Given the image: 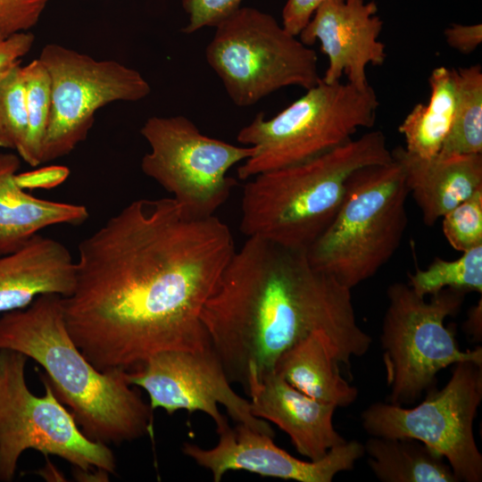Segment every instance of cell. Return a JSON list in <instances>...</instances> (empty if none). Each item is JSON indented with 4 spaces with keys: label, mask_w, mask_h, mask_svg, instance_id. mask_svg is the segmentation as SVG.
Returning <instances> with one entry per match:
<instances>
[{
    "label": "cell",
    "mask_w": 482,
    "mask_h": 482,
    "mask_svg": "<svg viewBox=\"0 0 482 482\" xmlns=\"http://www.w3.org/2000/svg\"><path fill=\"white\" fill-rule=\"evenodd\" d=\"M69 174V170L62 166L46 167L29 172L17 173V184L25 188L51 187L63 181Z\"/></svg>",
    "instance_id": "cell-33"
},
{
    "label": "cell",
    "mask_w": 482,
    "mask_h": 482,
    "mask_svg": "<svg viewBox=\"0 0 482 482\" xmlns=\"http://www.w3.org/2000/svg\"><path fill=\"white\" fill-rule=\"evenodd\" d=\"M482 401V365L454 364L446 385L413 408L376 403L362 413L371 436L416 439L445 459L459 481H482V454L473 423Z\"/></svg>",
    "instance_id": "cell-11"
},
{
    "label": "cell",
    "mask_w": 482,
    "mask_h": 482,
    "mask_svg": "<svg viewBox=\"0 0 482 482\" xmlns=\"http://www.w3.org/2000/svg\"><path fill=\"white\" fill-rule=\"evenodd\" d=\"M76 261L61 242L35 235L17 250L0 255V313L24 309L43 295L69 296Z\"/></svg>",
    "instance_id": "cell-17"
},
{
    "label": "cell",
    "mask_w": 482,
    "mask_h": 482,
    "mask_svg": "<svg viewBox=\"0 0 482 482\" xmlns=\"http://www.w3.org/2000/svg\"><path fill=\"white\" fill-rule=\"evenodd\" d=\"M482 301L470 308L468 313V319L463 326V329L469 334L473 340L481 341L482 338Z\"/></svg>",
    "instance_id": "cell-34"
},
{
    "label": "cell",
    "mask_w": 482,
    "mask_h": 482,
    "mask_svg": "<svg viewBox=\"0 0 482 482\" xmlns=\"http://www.w3.org/2000/svg\"><path fill=\"white\" fill-rule=\"evenodd\" d=\"M428 83V102L417 104L398 128L405 150L422 158L439 154L453 122L457 99L454 69L435 68Z\"/></svg>",
    "instance_id": "cell-21"
},
{
    "label": "cell",
    "mask_w": 482,
    "mask_h": 482,
    "mask_svg": "<svg viewBox=\"0 0 482 482\" xmlns=\"http://www.w3.org/2000/svg\"><path fill=\"white\" fill-rule=\"evenodd\" d=\"M140 134L150 146L141 160L142 171L193 218L214 215L236 185L229 170L255 152L253 146L208 137L182 115L150 117Z\"/></svg>",
    "instance_id": "cell-10"
},
{
    "label": "cell",
    "mask_w": 482,
    "mask_h": 482,
    "mask_svg": "<svg viewBox=\"0 0 482 482\" xmlns=\"http://www.w3.org/2000/svg\"><path fill=\"white\" fill-rule=\"evenodd\" d=\"M363 446L380 481L459 482L445 459L416 439L371 436Z\"/></svg>",
    "instance_id": "cell-22"
},
{
    "label": "cell",
    "mask_w": 482,
    "mask_h": 482,
    "mask_svg": "<svg viewBox=\"0 0 482 482\" xmlns=\"http://www.w3.org/2000/svg\"><path fill=\"white\" fill-rule=\"evenodd\" d=\"M201 320L229 382L245 391L313 331L328 335L346 366L372 344L357 324L351 289L313 268L306 251L259 237L235 250Z\"/></svg>",
    "instance_id": "cell-2"
},
{
    "label": "cell",
    "mask_w": 482,
    "mask_h": 482,
    "mask_svg": "<svg viewBox=\"0 0 482 482\" xmlns=\"http://www.w3.org/2000/svg\"><path fill=\"white\" fill-rule=\"evenodd\" d=\"M20 156L0 154V255L22 246L32 237L56 224L79 225L89 216L81 204L34 196L15 179Z\"/></svg>",
    "instance_id": "cell-19"
},
{
    "label": "cell",
    "mask_w": 482,
    "mask_h": 482,
    "mask_svg": "<svg viewBox=\"0 0 482 482\" xmlns=\"http://www.w3.org/2000/svg\"><path fill=\"white\" fill-rule=\"evenodd\" d=\"M235 250L214 215L190 217L172 197L133 201L79 243L67 329L102 371L204 350L201 312Z\"/></svg>",
    "instance_id": "cell-1"
},
{
    "label": "cell",
    "mask_w": 482,
    "mask_h": 482,
    "mask_svg": "<svg viewBox=\"0 0 482 482\" xmlns=\"http://www.w3.org/2000/svg\"><path fill=\"white\" fill-rule=\"evenodd\" d=\"M409 286L420 296L433 295L445 288L482 293V245L463 252L455 260L436 257L425 270L409 274Z\"/></svg>",
    "instance_id": "cell-24"
},
{
    "label": "cell",
    "mask_w": 482,
    "mask_h": 482,
    "mask_svg": "<svg viewBox=\"0 0 482 482\" xmlns=\"http://www.w3.org/2000/svg\"><path fill=\"white\" fill-rule=\"evenodd\" d=\"M38 59L49 73L52 97L42 163L68 155L83 142L100 108L137 102L151 92L139 71L114 60H96L55 43L46 45Z\"/></svg>",
    "instance_id": "cell-12"
},
{
    "label": "cell",
    "mask_w": 482,
    "mask_h": 482,
    "mask_svg": "<svg viewBox=\"0 0 482 482\" xmlns=\"http://www.w3.org/2000/svg\"><path fill=\"white\" fill-rule=\"evenodd\" d=\"M444 35L450 47L461 54H470L482 42V25L454 23L445 29Z\"/></svg>",
    "instance_id": "cell-32"
},
{
    "label": "cell",
    "mask_w": 482,
    "mask_h": 482,
    "mask_svg": "<svg viewBox=\"0 0 482 482\" xmlns=\"http://www.w3.org/2000/svg\"><path fill=\"white\" fill-rule=\"evenodd\" d=\"M128 381L143 388L152 410L172 414L179 410L202 411L215 423L217 433L229 425L219 410L224 406L237 423L274 437L270 424L254 417L250 402L231 387L212 347L202 351H168L148 358L127 371Z\"/></svg>",
    "instance_id": "cell-13"
},
{
    "label": "cell",
    "mask_w": 482,
    "mask_h": 482,
    "mask_svg": "<svg viewBox=\"0 0 482 482\" xmlns=\"http://www.w3.org/2000/svg\"><path fill=\"white\" fill-rule=\"evenodd\" d=\"M28 357L0 350V481H12L22 453L32 449L58 456L77 470L115 473L108 445L88 438L55 395L43 374L45 394L35 395L25 378Z\"/></svg>",
    "instance_id": "cell-9"
},
{
    "label": "cell",
    "mask_w": 482,
    "mask_h": 482,
    "mask_svg": "<svg viewBox=\"0 0 482 482\" xmlns=\"http://www.w3.org/2000/svg\"><path fill=\"white\" fill-rule=\"evenodd\" d=\"M409 195L394 159L355 171L334 219L306 250L310 263L349 289L372 278L402 243Z\"/></svg>",
    "instance_id": "cell-5"
},
{
    "label": "cell",
    "mask_w": 482,
    "mask_h": 482,
    "mask_svg": "<svg viewBox=\"0 0 482 482\" xmlns=\"http://www.w3.org/2000/svg\"><path fill=\"white\" fill-rule=\"evenodd\" d=\"M456 107L452 128L438 154H482V68L454 69Z\"/></svg>",
    "instance_id": "cell-23"
},
{
    "label": "cell",
    "mask_w": 482,
    "mask_h": 482,
    "mask_svg": "<svg viewBox=\"0 0 482 482\" xmlns=\"http://www.w3.org/2000/svg\"><path fill=\"white\" fill-rule=\"evenodd\" d=\"M214 28L205 58L239 107L286 87L307 90L321 79L316 52L271 14L241 6Z\"/></svg>",
    "instance_id": "cell-8"
},
{
    "label": "cell",
    "mask_w": 482,
    "mask_h": 482,
    "mask_svg": "<svg viewBox=\"0 0 482 482\" xmlns=\"http://www.w3.org/2000/svg\"><path fill=\"white\" fill-rule=\"evenodd\" d=\"M34 360L82 432L105 445L153 433V410L128 381L127 371L97 370L82 353L65 323L62 297L43 295L28 307L0 316V350Z\"/></svg>",
    "instance_id": "cell-3"
},
{
    "label": "cell",
    "mask_w": 482,
    "mask_h": 482,
    "mask_svg": "<svg viewBox=\"0 0 482 482\" xmlns=\"http://www.w3.org/2000/svg\"><path fill=\"white\" fill-rule=\"evenodd\" d=\"M28 128L22 66H14L0 81V147L18 151Z\"/></svg>",
    "instance_id": "cell-26"
},
{
    "label": "cell",
    "mask_w": 482,
    "mask_h": 482,
    "mask_svg": "<svg viewBox=\"0 0 482 482\" xmlns=\"http://www.w3.org/2000/svg\"><path fill=\"white\" fill-rule=\"evenodd\" d=\"M339 353L328 335L316 330L278 358L275 371L297 390L316 400L347 407L358 390L341 375Z\"/></svg>",
    "instance_id": "cell-20"
},
{
    "label": "cell",
    "mask_w": 482,
    "mask_h": 482,
    "mask_svg": "<svg viewBox=\"0 0 482 482\" xmlns=\"http://www.w3.org/2000/svg\"><path fill=\"white\" fill-rule=\"evenodd\" d=\"M26 92L28 128L18 155L36 167L42 163L44 141L51 114V80L40 60L22 66Z\"/></svg>",
    "instance_id": "cell-25"
},
{
    "label": "cell",
    "mask_w": 482,
    "mask_h": 482,
    "mask_svg": "<svg viewBox=\"0 0 482 482\" xmlns=\"http://www.w3.org/2000/svg\"><path fill=\"white\" fill-rule=\"evenodd\" d=\"M49 0H0V39L29 31L38 22Z\"/></svg>",
    "instance_id": "cell-28"
},
{
    "label": "cell",
    "mask_w": 482,
    "mask_h": 482,
    "mask_svg": "<svg viewBox=\"0 0 482 482\" xmlns=\"http://www.w3.org/2000/svg\"><path fill=\"white\" fill-rule=\"evenodd\" d=\"M402 167L405 183L424 223L434 225L482 188V154H437L422 158L402 145L391 151Z\"/></svg>",
    "instance_id": "cell-18"
},
{
    "label": "cell",
    "mask_w": 482,
    "mask_h": 482,
    "mask_svg": "<svg viewBox=\"0 0 482 482\" xmlns=\"http://www.w3.org/2000/svg\"><path fill=\"white\" fill-rule=\"evenodd\" d=\"M441 219L444 235L456 251L482 245V188Z\"/></svg>",
    "instance_id": "cell-27"
},
{
    "label": "cell",
    "mask_w": 482,
    "mask_h": 482,
    "mask_svg": "<svg viewBox=\"0 0 482 482\" xmlns=\"http://www.w3.org/2000/svg\"><path fill=\"white\" fill-rule=\"evenodd\" d=\"M243 0H181L188 16L182 31L192 34L204 27H215L241 7Z\"/></svg>",
    "instance_id": "cell-29"
},
{
    "label": "cell",
    "mask_w": 482,
    "mask_h": 482,
    "mask_svg": "<svg viewBox=\"0 0 482 482\" xmlns=\"http://www.w3.org/2000/svg\"><path fill=\"white\" fill-rule=\"evenodd\" d=\"M327 0H287L282 10V26L298 37L315 11Z\"/></svg>",
    "instance_id": "cell-31"
},
{
    "label": "cell",
    "mask_w": 482,
    "mask_h": 482,
    "mask_svg": "<svg viewBox=\"0 0 482 482\" xmlns=\"http://www.w3.org/2000/svg\"><path fill=\"white\" fill-rule=\"evenodd\" d=\"M35 37L29 31L0 39V81L33 47Z\"/></svg>",
    "instance_id": "cell-30"
},
{
    "label": "cell",
    "mask_w": 482,
    "mask_h": 482,
    "mask_svg": "<svg viewBox=\"0 0 482 482\" xmlns=\"http://www.w3.org/2000/svg\"><path fill=\"white\" fill-rule=\"evenodd\" d=\"M378 105L370 85L320 79L277 115L265 119L260 112L238 131L237 140L255 148L238 166V178L300 163L348 142L359 129L373 127Z\"/></svg>",
    "instance_id": "cell-6"
},
{
    "label": "cell",
    "mask_w": 482,
    "mask_h": 482,
    "mask_svg": "<svg viewBox=\"0 0 482 482\" xmlns=\"http://www.w3.org/2000/svg\"><path fill=\"white\" fill-rule=\"evenodd\" d=\"M466 293L445 288L428 302L409 284L395 282L386 290L380 337L390 403L411 404L434 387L436 375L452 364L482 365V348L461 351L445 320L460 311Z\"/></svg>",
    "instance_id": "cell-7"
},
{
    "label": "cell",
    "mask_w": 482,
    "mask_h": 482,
    "mask_svg": "<svg viewBox=\"0 0 482 482\" xmlns=\"http://www.w3.org/2000/svg\"><path fill=\"white\" fill-rule=\"evenodd\" d=\"M245 392L253 415L277 425L310 461L320 460L346 441L333 426L335 404L308 396L276 371L252 382Z\"/></svg>",
    "instance_id": "cell-16"
},
{
    "label": "cell",
    "mask_w": 482,
    "mask_h": 482,
    "mask_svg": "<svg viewBox=\"0 0 482 482\" xmlns=\"http://www.w3.org/2000/svg\"><path fill=\"white\" fill-rule=\"evenodd\" d=\"M218 435L212 448L189 443L182 447L184 454L212 473L214 482L230 470L298 482H331L339 472L353 470L364 453L363 445L352 440L332 447L320 460L303 461L276 445L273 436L241 423Z\"/></svg>",
    "instance_id": "cell-14"
},
{
    "label": "cell",
    "mask_w": 482,
    "mask_h": 482,
    "mask_svg": "<svg viewBox=\"0 0 482 482\" xmlns=\"http://www.w3.org/2000/svg\"><path fill=\"white\" fill-rule=\"evenodd\" d=\"M392 160L386 136L372 130L305 162L255 175L244 187L240 230L306 251L334 219L352 175Z\"/></svg>",
    "instance_id": "cell-4"
},
{
    "label": "cell",
    "mask_w": 482,
    "mask_h": 482,
    "mask_svg": "<svg viewBox=\"0 0 482 482\" xmlns=\"http://www.w3.org/2000/svg\"><path fill=\"white\" fill-rule=\"evenodd\" d=\"M374 1L327 0L299 34L312 46L317 40L328 64L321 79L328 84L347 82L358 88L370 86L367 67L386 62V46L379 40L383 21Z\"/></svg>",
    "instance_id": "cell-15"
}]
</instances>
